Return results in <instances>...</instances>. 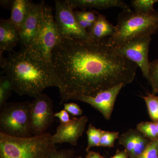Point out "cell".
I'll list each match as a JSON object with an SVG mask.
<instances>
[{
  "label": "cell",
  "instance_id": "6da1fadb",
  "mask_svg": "<svg viewBox=\"0 0 158 158\" xmlns=\"http://www.w3.org/2000/svg\"><path fill=\"white\" fill-rule=\"evenodd\" d=\"M109 37L62 38L54 49L51 63L61 85L60 104L134 81L138 65L119 55Z\"/></svg>",
  "mask_w": 158,
  "mask_h": 158
},
{
  "label": "cell",
  "instance_id": "7a4b0ae2",
  "mask_svg": "<svg viewBox=\"0 0 158 158\" xmlns=\"http://www.w3.org/2000/svg\"><path fill=\"white\" fill-rule=\"evenodd\" d=\"M18 95L35 98L51 87L60 88L52 65L37 59L27 50L10 52L2 67Z\"/></svg>",
  "mask_w": 158,
  "mask_h": 158
},
{
  "label": "cell",
  "instance_id": "3957f363",
  "mask_svg": "<svg viewBox=\"0 0 158 158\" xmlns=\"http://www.w3.org/2000/svg\"><path fill=\"white\" fill-rule=\"evenodd\" d=\"M52 135L27 138L12 137L0 133V158H46L56 149Z\"/></svg>",
  "mask_w": 158,
  "mask_h": 158
},
{
  "label": "cell",
  "instance_id": "277c9868",
  "mask_svg": "<svg viewBox=\"0 0 158 158\" xmlns=\"http://www.w3.org/2000/svg\"><path fill=\"white\" fill-rule=\"evenodd\" d=\"M158 31V11L141 14L131 9L118 15L113 35L109 37L114 47L143 35L152 36Z\"/></svg>",
  "mask_w": 158,
  "mask_h": 158
},
{
  "label": "cell",
  "instance_id": "5b68a950",
  "mask_svg": "<svg viewBox=\"0 0 158 158\" xmlns=\"http://www.w3.org/2000/svg\"><path fill=\"white\" fill-rule=\"evenodd\" d=\"M62 39L52 9L45 4L36 34L27 48L24 49L34 56L52 65L53 51Z\"/></svg>",
  "mask_w": 158,
  "mask_h": 158
},
{
  "label": "cell",
  "instance_id": "8992f818",
  "mask_svg": "<svg viewBox=\"0 0 158 158\" xmlns=\"http://www.w3.org/2000/svg\"><path fill=\"white\" fill-rule=\"evenodd\" d=\"M29 101L7 103L0 114V133L18 138L32 137Z\"/></svg>",
  "mask_w": 158,
  "mask_h": 158
},
{
  "label": "cell",
  "instance_id": "52a82bcc",
  "mask_svg": "<svg viewBox=\"0 0 158 158\" xmlns=\"http://www.w3.org/2000/svg\"><path fill=\"white\" fill-rule=\"evenodd\" d=\"M151 36L143 35L114 47L119 55L134 62L141 69L143 77L148 79L150 63L148 52Z\"/></svg>",
  "mask_w": 158,
  "mask_h": 158
},
{
  "label": "cell",
  "instance_id": "ba28073f",
  "mask_svg": "<svg viewBox=\"0 0 158 158\" xmlns=\"http://www.w3.org/2000/svg\"><path fill=\"white\" fill-rule=\"evenodd\" d=\"M53 102L45 94L34 98L31 105V131L32 136L45 134L55 120Z\"/></svg>",
  "mask_w": 158,
  "mask_h": 158
},
{
  "label": "cell",
  "instance_id": "9c48e42d",
  "mask_svg": "<svg viewBox=\"0 0 158 158\" xmlns=\"http://www.w3.org/2000/svg\"><path fill=\"white\" fill-rule=\"evenodd\" d=\"M55 21L62 38L86 39L90 38L88 31L79 26L73 9L66 1H55Z\"/></svg>",
  "mask_w": 158,
  "mask_h": 158
},
{
  "label": "cell",
  "instance_id": "30bf717a",
  "mask_svg": "<svg viewBox=\"0 0 158 158\" xmlns=\"http://www.w3.org/2000/svg\"><path fill=\"white\" fill-rule=\"evenodd\" d=\"M124 87L123 84L106 89L97 94L94 96L79 95L71 99L88 104L98 110L106 120H110L112 116L116 98L122 88Z\"/></svg>",
  "mask_w": 158,
  "mask_h": 158
},
{
  "label": "cell",
  "instance_id": "8fae6325",
  "mask_svg": "<svg viewBox=\"0 0 158 158\" xmlns=\"http://www.w3.org/2000/svg\"><path fill=\"white\" fill-rule=\"evenodd\" d=\"M88 121V117L83 116L79 118L73 117L67 123H60L56 133L52 135L53 143L56 144L68 143L76 146L85 132Z\"/></svg>",
  "mask_w": 158,
  "mask_h": 158
},
{
  "label": "cell",
  "instance_id": "7c38bea8",
  "mask_svg": "<svg viewBox=\"0 0 158 158\" xmlns=\"http://www.w3.org/2000/svg\"><path fill=\"white\" fill-rule=\"evenodd\" d=\"M45 3L44 1L31 4L27 16L19 31L22 48H26L33 39L39 26Z\"/></svg>",
  "mask_w": 158,
  "mask_h": 158
},
{
  "label": "cell",
  "instance_id": "4fadbf2b",
  "mask_svg": "<svg viewBox=\"0 0 158 158\" xmlns=\"http://www.w3.org/2000/svg\"><path fill=\"white\" fill-rule=\"evenodd\" d=\"M19 43V31L9 19H1L0 21V52L14 51Z\"/></svg>",
  "mask_w": 158,
  "mask_h": 158
},
{
  "label": "cell",
  "instance_id": "5bb4252c",
  "mask_svg": "<svg viewBox=\"0 0 158 158\" xmlns=\"http://www.w3.org/2000/svg\"><path fill=\"white\" fill-rule=\"evenodd\" d=\"M73 9H95L102 10L111 8H119L123 10L131 9L124 1L121 0H65Z\"/></svg>",
  "mask_w": 158,
  "mask_h": 158
},
{
  "label": "cell",
  "instance_id": "9a60e30c",
  "mask_svg": "<svg viewBox=\"0 0 158 158\" xmlns=\"http://www.w3.org/2000/svg\"><path fill=\"white\" fill-rule=\"evenodd\" d=\"M115 31V26L104 15L98 13L97 18L88 31L89 37L94 40H101L111 37Z\"/></svg>",
  "mask_w": 158,
  "mask_h": 158
},
{
  "label": "cell",
  "instance_id": "2e32d148",
  "mask_svg": "<svg viewBox=\"0 0 158 158\" xmlns=\"http://www.w3.org/2000/svg\"><path fill=\"white\" fill-rule=\"evenodd\" d=\"M33 2L28 0H14L11 9V16L9 19L19 31L27 16Z\"/></svg>",
  "mask_w": 158,
  "mask_h": 158
},
{
  "label": "cell",
  "instance_id": "e0dca14e",
  "mask_svg": "<svg viewBox=\"0 0 158 158\" xmlns=\"http://www.w3.org/2000/svg\"><path fill=\"white\" fill-rule=\"evenodd\" d=\"M138 132L137 129H130L122 134L118 138V143L124 147L130 158L132 156Z\"/></svg>",
  "mask_w": 158,
  "mask_h": 158
},
{
  "label": "cell",
  "instance_id": "ac0fdd59",
  "mask_svg": "<svg viewBox=\"0 0 158 158\" xmlns=\"http://www.w3.org/2000/svg\"><path fill=\"white\" fill-rule=\"evenodd\" d=\"M13 87L7 76L1 75L0 77V109H3L7 103L8 99L11 96Z\"/></svg>",
  "mask_w": 158,
  "mask_h": 158
},
{
  "label": "cell",
  "instance_id": "d6986e66",
  "mask_svg": "<svg viewBox=\"0 0 158 158\" xmlns=\"http://www.w3.org/2000/svg\"><path fill=\"white\" fill-rule=\"evenodd\" d=\"M137 129L151 141L158 139V122H141Z\"/></svg>",
  "mask_w": 158,
  "mask_h": 158
},
{
  "label": "cell",
  "instance_id": "ffe728a7",
  "mask_svg": "<svg viewBox=\"0 0 158 158\" xmlns=\"http://www.w3.org/2000/svg\"><path fill=\"white\" fill-rule=\"evenodd\" d=\"M158 0H133L131 5L134 11L141 14H148L156 11L154 6Z\"/></svg>",
  "mask_w": 158,
  "mask_h": 158
},
{
  "label": "cell",
  "instance_id": "44dd1931",
  "mask_svg": "<svg viewBox=\"0 0 158 158\" xmlns=\"http://www.w3.org/2000/svg\"><path fill=\"white\" fill-rule=\"evenodd\" d=\"M147 106L148 114L152 122H158V95L148 93L142 97Z\"/></svg>",
  "mask_w": 158,
  "mask_h": 158
},
{
  "label": "cell",
  "instance_id": "7402d4cb",
  "mask_svg": "<svg viewBox=\"0 0 158 158\" xmlns=\"http://www.w3.org/2000/svg\"><path fill=\"white\" fill-rule=\"evenodd\" d=\"M102 132V130L97 128L92 123L89 125L87 131L88 136V145L86 148L87 152L90 150L91 148L99 146Z\"/></svg>",
  "mask_w": 158,
  "mask_h": 158
},
{
  "label": "cell",
  "instance_id": "603a6c76",
  "mask_svg": "<svg viewBox=\"0 0 158 158\" xmlns=\"http://www.w3.org/2000/svg\"><path fill=\"white\" fill-rule=\"evenodd\" d=\"M147 80L152 88V93L158 94V59L150 62Z\"/></svg>",
  "mask_w": 158,
  "mask_h": 158
},
{
  "label": "cell",
  "instance_id": "cb8c5ba5",
  "mask_svg": "<svg viewBox=\"0 0 158 158\" xmlns=\"http://www.w3.org/2000/svg\"><path fill=\"white\" fill-rule=\"evenodd\" d=\"M151 140L138 131L135 146L131 158H139L149 145Z\"/></svg>",
  "mask_w": 158,
  "mask_h": 158
},
{
  "label": "cell",
  "instance_id": "d4e9b609",
  "mask_svg": "<svg viewBox=\"0 0 158 158\" xmlns=\"http://www.w3.org/2000/svg\"><path fill=\"white\" fill-rule=\"evenodd\" d=\"M119 132L116 131H102L100 147L113 148L115 141L119 138Z\"/></svg>",
  "mask_w": 158,
  "mask_h": 158
},
{
  "label": "cell",
  "instance_id": "484cf974",
  "mask_svg": "<svg viewBox=\"0 0 158 158\" xmlns=\"http://www.w3.org/2000/svg\"><path fill=\"white\" fill-rule=\"evenodd\" d=\"M139 158H158V139L151 141Z\"/></svg>",
  "mask_w": 158,
  "mask_h": 158
},
{
  "label": "cell",
  "instance_id": "4316f807",
  "mask_svg": "<svg viewBox=\"0 0 158 158\" xmlns=\"http://www.w3.org/2000/svg\"><path fill=\"white\" fill-rule=\"evenodd\" d=\"M75 153L73 149L56 150L46 158H73Z\"/></svg>",
  "mask_w": 158,
  "mask_h": 158
},
{
  "label": "cell",
  "instance_id": "83f0119b",
  "mask_svg": "<svg viewBox=\"0 0 158 158\" xmlns=\"http://www.w3.org/2000/svg\"><path fill=\"white\" fill-rule=\"evenodd\" d=\"M64 109L73 116H81L83 113V110L81 107L75 103L64 104Z\"/></svg>",
  "mask_w": 158,
  "mask_h": 158
},
{
  "label": "cell",
  "instance_id": "f1b7e54d",
  "mask_svg": "<svg viewBox=\"0 0 158 158\" xmlns=\"http://www.w3.org/2000/svg\"><path fill=\"white\" fill-rule=\"evenodd\" d=\"M76 15L87 20L88 21L93 23L96 21L98 13L94 11H74Z\"/></svg>",
  "mask_w": 158,
  "mask_h": 158
},
{
  "label": "cell",
  "instance_id": "f546056e",
  "mask_svg": "<svg viewBox=\"0 0 158 158\" xmlns=\"http://www.w3.org/2000/svg\"><path fill=\"white\" fill-rule=\"evenodd\" d=\"M55 117L59 118L60 123H67L71 119L69 113L64 109L55 113Z\"/></svg>",
  "mask_w": 158,
  "mask_h": 158
},
{
  "label": "cell",
  "instance_id": "4dcf8cb0",
  "mask_svg": "<svg viewBox=\"0 0 158 158\" xmlns=\"http://www.w3.org/2000/svg\"><path fill=\"white\" fill-rule=\"evenodd\" d=\"M75 16L76 18L78 24L82 29L88 31V30L92 27L93 23L88 21L87 20L84 19L77 15H75Z\"/></svg>",
  "mask_w": 158,
  "mask_h": 158
},
{
  "label": "cell",
  "instance_id": "1f68e13d",
  "mask_svg": "<svg viewBox=\"0 0 158 158\" xmlns=\"http://www.w3.org/2000/svg\"><path fill=\"white\" fill-rule=\"evenodd\" d=\"M110 158H130L127 152L125 150H119L116 151L115 155L111 157Z\"/></svg>",
  "mask_w": 158,
  "mask_h": 158
},
{
  "label": "cell",
  "instance_id": "d6a6232c",
  "mask_svg": "<svg viewBox=\"0 0 158 158\" xmlns=\"http://www.w3.org/2000/svg\"><path fill=\"white\" fill-rule=\"evenodd\" d=\"M14 0H1L0 5L3 8L11 10Z\"/></svg>",
  "mask_w": 158,
  "mask_h": 158
},
{
  "label": "cell",
  "instance_id": "836d02e7",
  "mask_svg": "<svg viewBox=\"0 0 158 158\" xmlns=\"http://www.w3.org/2000/svg\"><path fill=\"white\" fill-rule=\"evenodd\" d=\"M87 152L85 158H104L100 154L96 152L89 150Z\"/></svg>",
  "mask_w": 158,
  "mask_h": 158
},
{
  "label": "cell",
  "instance_id": "e575fe53",
  "mask_svg": "<svg viewBox=\"0 0 158 158\" xmlns=\"http://www.w3.org/2000/svg\"><path fill=\"white\" fill-rule=\"evenodd\" d=\"M74 158H82V157L81 156H78L75 157Z\"/></svg>",
  "mask_w": 158,
  "mask_h": 158
},
{
  "label": "cell",
  "instance_id": "d590c367",
  "mask_svg": "<svg viewBox=\"0 0 158 158\" xmlns=\"http://www.w3.org/2000/svg\"></svg>",
  "mask_w": 158,
  "mask_h": 158
}]
</instances>
